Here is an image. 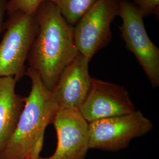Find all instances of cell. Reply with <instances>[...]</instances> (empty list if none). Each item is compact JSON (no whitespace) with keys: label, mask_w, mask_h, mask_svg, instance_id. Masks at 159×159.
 <instances>
[{"label":"cell","mask_w":159,"mask_h":159,"mask_svg":"<svg viewBox=\"0 0 159 159\" xmlns=\"http://www.w3.org/2000/svg\"><path fill=\"white\" fill-rule=\"evenodd\" d=\"M17 81L12 77H0V154L13 134L25 104V97L16 91Z\"/></svg>","instance_id":"obj_10"},{"label":"cell","mask_w":159,"mask_h":159,"mask_svg":"<svg viewBox=\"0 0 159 159\" xmlns=\"http://www.w3.org/2000/svg\"><path fill=\"white\" fill-rule=\"evenodd\" d=\"M8 0H0V33L2 29L3 20L6 12V6Z\"/></svg>","instance_id":"obj_14"},{"label":"cell","mask_w":159,"mask_h":159,"mask_svg":"<svg viewBox=\"0 0 159 159\" xmlns=\"http://www.w3.org/2000/svg\"><path fill=\"white\" fill-rule=\"evenodd\" d=\"M120 11V0H97L74 26L78 52L89 61L112 39L111 25Z\"/></svg>","instance_id":"obj_4"},{"label":"cell","mask_w":159,"mask_h":159,"mask_svg":"<svg viewBox=\"0 0 159 159\" xmlns=\"http://www.w3.org/2000/svg\"><path fill=\"white\" fill-rule=\"evenodd\" d=\"M119 27L127 49L142 66L153 88L159 86V49L150 39L143 17L129 0H120Z\"/></svg>","instance_id":"obj_6"},{"label":"cell","mask_w":159,"mask_h":159,"mask_svg":"<svg viewBox=\"0 0 159 159\" xmlns=\"http://www.w3.org/2000/svg\"><path fill=\"white\" fill-rule=\"evenodd\" d=\"M79 110L89 123L136 110L123 86L93 78L90 91Z\"/></svg>","instance_id":"obj_8"},{"label":"cell","mask_w":159,"mask_h":159,"mask_svg":"<svg viewBox=\"0 0 159 159\" xmlns=\"http://www.w3.org/2000/svg\"><path fill=\"white\" fill-rule=\"evenodd\" d=\"M56 131L55 152L39 159H85L89 148V123L79 109L58 108L52 121Z\"/></svg>","instance_id":"obj_7"},{"label":"cell","mask_w":159,"mask_h":159,"mask_svg":"<svg viewBox=\"0 0 159 159\" xmlns=\"http://www.w3.org/2000/svg\"></svg>","instance_id":"obj_15"},{"label":"cell","mask_w":159,"mask_h":159,"mask_svg":"<svg viewBox=\"0 0 159 159\" xmlns=\"http://www.w3.org/2000/svg\"><path fill=\"white\" fill-rule=\"evenodd\" d=\"M34 16L39 30L29 50L28 68L39 74L43 84L52 91L64 70L79 53L74 43V27L47 1L39 6Z\"/></svg>","instance_id":"obj_1"},{"label":"cell","mask_w":159,"mask_h":159,"mask_svg":"<svg viewBox=\"0 0 159 159\" xmlns=\"http://www.w3.org/2000/svg\"><path fill=\"white\" fill-rule=\"evenodd\" d=\"M46 0H8L6 6V12L10 16L20 12L34 16L39 6Z\"/></svg>","instance_id":"obj_12"},{"label":"cell","mask_w":159,"mask_h":159,"mask_svg":"<svg viewBox=\"0 0 159 159\" xmlns=\"http://www.w3.org/2000/svg\"><path fill=\"white\" fill-rule=\"evenodd\" d=\"M131 2L143 18L154 15L159 16V0H131Z\"/></svg>","instance_id":"obj_13"},{"label":"cell","mask_w":159,"mask_h":159,"mask_svg":"<svg viewBox=\"0 0 159 159\" xmlns=\"http://www.w3.org/2000/svg\"><path fill=\"white\" fill-rule=\"evenodd\" d=\"M57 7L66 21L73 26L97 0H46Z\"/></svg>","instance_id":"obj_11"},{"label":"cell","mask_w":159,"mask_h":159,"mask_svg":"<svg viewBox=\"0 0 159 159\" xmlns=\"http://www.w3.org/2000/svg\"><path fill=\"white\" fill-rule=\"evenodd\" d=\"M0 43V77L20 79L25 75V62L39 27L34 16L17 12L9 16Z\"/></svg>","instance_id":"obj_3"},{"label":"cell","mask_w":159,"mask_h":159,"mask_svg":"<svg viewBox=\"0 0 159 159\" xmlns=\"http://www.w3.org/2000/svg\"><path fill=\"white\" fill-rule=\"evenodd\" d=\"M89 60L78 53L64 70L51 91L58 108L79 109L91 87L93 78L89 71Z\"/></svg>","instance_id":"obj_9"},{"label":"cell","mask_w":159,"mask_h":159,"mask_svg":"<svg viewBox=\"0 0 159 159\" xmlns=\"http://www.w3.org/2000/svg\"><path fill=\"white\" fill-rule=\"evenodd\" d=\"M153 129V124L140 111L89 123V148L117 152L127 148L131 141Z\"/></svg>","instance_id":"obj_5"},{"label":"cell","mask_w":159,"mask_h":159,"mask_svg":"<svg viewBox=\"0 0 159 159\" xmlns=\"http://www.w3.org/2000/svg\"><path fill=\"white\" fill-rule=\"evenodd\" d=\"M25 75L31 89L13 132L0 159H38L43 146L46 127L52 123L58 110L51 91L34 70L27 68Z\"/></svg>","instance_id":"obj_2"}]
</instances>
